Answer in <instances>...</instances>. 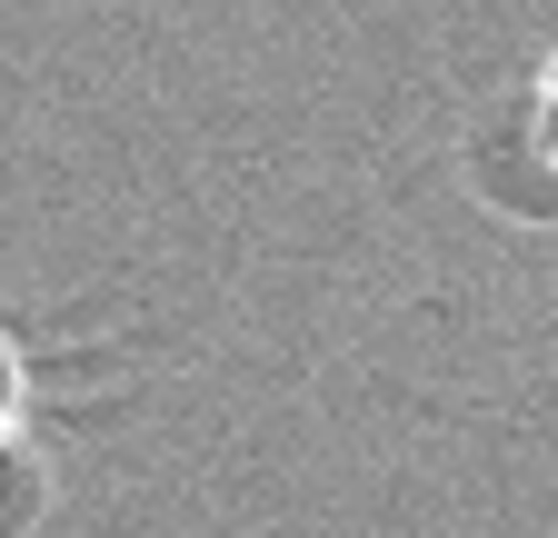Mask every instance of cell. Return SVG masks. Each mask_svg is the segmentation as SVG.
<instances>
[{"label":"cell","instance_id":"cell-2","mask_svg":"<svg viewBox=\"0 0 558 538\" xmlns=\"http://www.w3.org/2000/svg\"><path fill=\"white\" fill-rule=\"evenodd\" d=\"M538 150H548V170H558V60L538 71Z\"/></svg>","mask_w":558,"mask_h":538},{"label":"cell","instance_id":"cell-1","mask_svg":"<svg viewBox=\"0 0 558 538\" xmlns=\"http://www.w3.org/2000/svg\"><path fill=\"white\" fill-rule=\"evenodd\" d=\"M21 409H31V369H21V340L0 329V449L21 439Z\"/></svg>","mask_w":558,"mask_h":538}]
</instances>
